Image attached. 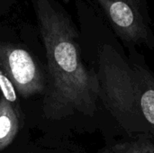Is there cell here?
Wrapping results in <instances>:
<instances>
[{"instance_id":"5","label":"cell","mask_w":154,"mask_h":153,"mask_svg":"<svg viewBox=\"0 0 154 153\" xmlns=\"http://www.w3.org/2000/svg\"><path fill=\"white\" fill-rule=\"evenodd\" d=\"M132 68L135 78L138 106L149 133L154 139V76L142 64L134 63Z\"/></svg>"},{"instance_id":"6","label":"cell","mask_w":154,"mask_h":153,"mask_svg":"<svg viewBox=\"0 0 154 153\" xmlns=\"http://www.w3.org/2000/svg\"><path fill=\"white\" fill-rule=\"evenodd\" d=\"M17 109L3 96H0V151L7 148L19 131Z\"/></svg>"},{"instance_id":"9","label":"cell","mask_w":154,"mask_h":153,"mask_svg":"<svg viewBox=\"0 0 154 153\" xmlns=\"http://www.w3.org/2000/svg\"><path fill=\"white\" fill-rule=\"evenodd\" d=\"M0 96H1V92H0Z\"/></svg>"},{"instance_id":"4","label":"cell","mask_w":154,"mask_h":153,"mask_svg":"<svg viewBox=\"0 0 154 153\" xmlns=\"http://www.w3.org/2000/svg\"><path fill=\"white\" fill-rule=\"evenodd\" d=\"M120 38L129 43L153 46L151 32L135 0H95Z\"/></svg>"},{"instance_id":"1","label":"cell","mask_w":154,"mask_h":153,"mask_svg":"<svg viewBox=\"0 0 154 153\" xmlns=\"http://www.w3.org/2000/svg\"><path fill=\"white\" fill-rule=\"evenodd\" d=\"M31 1L47 59L44 115L50 120L95 116L100 101L97 76L83 62L75 25L51 0Z\"/></svg>"},{"instance_id":"2","label":"cell","mask_w":154,"mask_h":153,"mask_svg":"<svg viewBox=\"0 0 154 153\" xmlns=\"http://www.w3.org/2000/svg\"><path fill=\"white\" fill-rule=\"evenodd\" d=\"M99 99L129 136L149 133L141 114L132 65L111 45L98 49Z\"/></svg>"},{"instance_id":"7","label":"cell","mask_w":154,"mask_h":153,"mask_svg":"<svg viewBox=\"0 0 154 153\" xmlns=\"http://www.w3.org/2000/svg\"><path fill=\"white\" fill-rule=\"evenodd\" d=\"M99 153H154V139L148 133L129 136L127 140L107 145Z\"/></svg>"},{"instance_id":"8","label":"cell","mask_w":154,"mask_h":153,"mask_svg":"<svg viewBox=\"0 0 154 153\" xmlns=\"http://www.w3.org/2000/svg\"><path fill=\"white\" fill-rule=\"evenodd\" d=\"M0 92L7 101H9L14 107L17 105V93L12 82L9 80L5 72L0 65ZM16 108V107H15Z\"/></svg>"},{"instance_id":"3","label":"cell","mask_w":154,"mask_h":153,"mask_svg":"<svg viewBox=\"0 0 154 153\" xmlns=\"http://www.w3.org/2000/svg\"><path fill=\"white\" fill-rule=\"evenodd\" d=\"M0 65L23 98L45 93V77L28 50L0 41Z\"/></svg>"}]
</instances>
